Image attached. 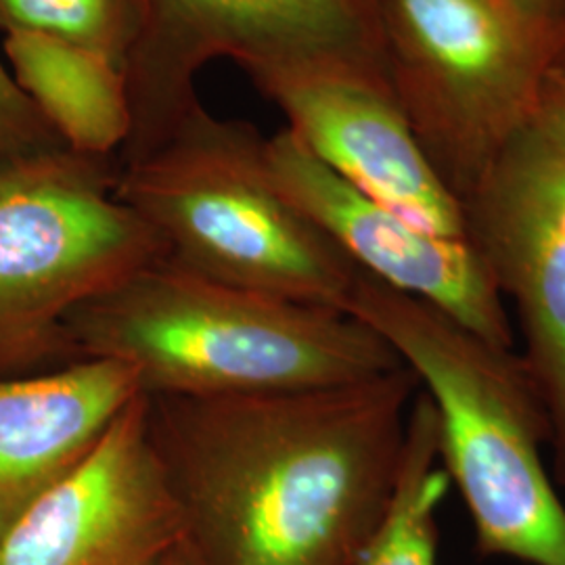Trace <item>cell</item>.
Returning a JSON list of instances; mask_svg holds the SVG:
<instances>
[{
	"label": "cell",
	"instance_id": "6da1fadb",
	"mask_svg": "<svg viewBox=\"0 0 565 565\" xmlns=\"http://www.w3.org/2000/svg\"><path fill=\"white\" fill-rule=\"evenodd\" d=\"M419 390L403 363L294 394H145L147 438L189 565H361L390 505Z\"/></svg>",
	"mask_w": 565,
	"mask_h": 565
},
{
	"label": "cell",
	"instance_id": "4fadbf2b",
	"mask_svg": "<svg viewBox=\"0 0 565 565\" xmlns=\"http://www.w3.org/2000/svg\"><path fill=\"white\" fill-rule=\"evenodd\" d=\"M4 53L25 97L70 149L111 158L130 135L120 67L70 42L7 32Z\"/></svg>",
	"mask_w": 565,
	"mask_h": 565
},
{
	"label": "cell",
	"instance_id": "7c38bea8",
	"mask_svg": "<svg viewBox=\"0 0 565 565\" xmlns=\"http://www.w3.org/2000/svg\"><path fill=\"white\" fill-rule=\"evenodd\" d=\"M141 394L130 366L99 359L0 375V536Z\"/></svg>",
	"mask_w": 565,
	"mask_h": 565
},
{
	"label": "cell",
	"instance_id": "30bf717a",
	"mask_svg": "<svg viewBox=\"0 0 565 565\" xmlns=\"http://www.w3.org/2000/svg\"><path fill=\"white\" fill-rule=\"evenodd\" d=\"M266 158L289 202L373 279L436 306L482 340L513 348L515 329L484 258L467 237L417 228L363 195L282 128Z\"/></svg>",
	"mask_w": 565,
	"mask_h": 565
},
{
	"label": "cell",
	"instance_id": "5b68a950",
	"mask_svg": "<svg viewBox=\"0 0 565 565\" xmlns=\"http://www.w3.org/2000/svg\"><path fill=\"white\" fill-rule=\"evenodd\" d=\"M116 181L118 156L67 145L0 156V369L74 363L67 319L166 258Z\"/></svg>",
	"mask_w": 565,
	"mask_h": 565
},
{
	"label": "cell",
	"instance_id": "277c9868",
	"mask_svg": "<svg viewBox=\"0 0 565 565\" xmlns=\"http://www.w3.org/2000/svg\"><path fill=\"white\" fill-rule=\"evenodd\" d=\"M116 191L205 279L345 312L361 268L279 189L266 139L200 105L158 147L118 162Z\"/></svg>",
	"mask_w": 565,
	"mask_h": 565
},
{
	"label": "cell",
	"instance_id": "ac0fdd59",
	"mask_svg": "<svg viewBox=\"0 0 565 565\" xmlns=\"http://www.w3.org/2000/svg\"><path fill=\"white\" fill-rule=\"evenodd\" d=\"M509 4H513L515 9H520L522 13L525 15H530V18H534L536 20V9L541 7V2L543 0H505Z\"/></svg>",
	"mask_w": 565,
	"mask_h": 565
},
{
	"label": "cell",
	"instance_id": "9c48e42d",
	"mask_svg": "<svg viewBox=\"0 0 565 565\" xmlns=\"http://www.w3.org/2000/svg\"><path fill=\"white\" fill-rule=\"evenodd\" d=\"M181 515L147 438L145 394L0 536V565H162Z\"/></svg>",
	"mask_w": 565,
	"mask_h": 565
},
{
	"label": "cell",
	"instance_id": "3957f363",
	"mask_svg": "<svg viewBox=\"0 0 565 565\" xmlns=\"http://www.w3.org/2000/svg\"><path fill=\"white\" fill-rule=\"evenodd\" d=\"M345 312L385 340L434 403L443 467L478 553L565 565V505L543 452L551 431L522 356L363 270Z\"/></svg>",
	"mask_w": 565,
	"mask_h": 565
},
{
	"label": "cell",
	"instance_id": "5bb4252c",
	"mask_svg": "<svg viewBox=\"0 0 565 565\" xmlns=\"http://www.w3.org/2000/svg\"><path fill=\"white\" fill-rule=\"evenodd\" d=\"M145 21V0H0V25L93 51L124 70Z\"/></svg>",
	"mask_w": 565,
	"mask_h": 565
},
{
	"label": "cell",
	"instance_id": "8fae6325",
	"mask_svg": "<svg viewBox=\"0 0 565 565\" xmlns=\"http://www.w3.org/2000/svg\"><path fill=\"white\" fill-rule=\"evenodd\" d=\"M264 95L333 174L431 235L467 237L463 203L419 141L394 90L352 74L277 82Z\"/></svg>",
	"mask_w": 565,
	"mask_h": 565
},
{
	"label": "cell",
	"instance_id": "2e32d148",
	"mask_svg": "<svg viewBox=\"0 0 565 565\" xmlns=\"http://www.w3.org/2000/svg\"><path fill=\"white\" fill-rule=\"evenodd\" d=\"M65 145L0 63V156Z\"/></svg>",
	"mask_w": 565,
	"mask_h": 565
},
{
	"label": "cell",
	"instance_id": "d6986e66",
	"mask_svg": "<svg viewBox=\"0 0 565 565\" xmlns=\"http://www.w3.org/2000/svg\"><path fill=\"white\" fill-rule=\"evenodd\" d=\"M162 565H189L186 557H184V553H182L181 545H179L177 551H172V553H170V555L163 559Z\"/></svg>",
	"mask_w": 565,
	"mask_h": 565
},
{
	"label": "cell",
	"instance_id": "e0dca14e",
	"mask_svg": "<svg viewBox=\"0 0 565 565\" xmlns=\"http://www.w3.org/2000/svg\"><path fill=\"white\" fill-rule=\"evenodd\" d=\"M530 120L565 141V65L546 72Z\"/></svg>",
	"mask_w": 565,
	"mask_h": 565
},
{
	"label": "cell",
	"instance_id": "ba28073f",
	"mask_svg": "<svg viewBox=\"0 0 565 565\" xmlns=\"http://www.w3.org/2000/svg\"><path fill=\"white\" fill-rule=\"evenodd\" d=\"M467 239L515 308L520 354L545 408L553 478L565 488V141L520 126L465 193Z\"/></svg>",
	"mask_w": 565,
	"mask_h": 565
},
{
	"label": "cell",
	"instance_id": "52a82bcc",
	"mask_svg": "<svg viewBox=\"0 0 565 565\" xmlns=\"http://www.w3.org/2000/svg\"><path fill=\"white\" fill-rule=\"evenodd\" d=\"M396 99L448 109L436 168L463 200L530 120L546 72L536 20L505 0H375Z\"/></svg>",
	"mask_w": 565,
	"mask_h": 565
},
{
	"label": "cell",
	"instance_id": "ffe728a7",
	"mask_svg": "<svg viewBox=\"0 0 565 565\" xmlns=\"http://www.w3.org/2000/svg\"><path fill=\"white\" fill-rule=\"evenodd\" d=\"M562 60L565 61V44H564V49H562Z\"/></svg>",
	"mask_w": 565,
	"mask_h": 565
},
{
	"label": "cell",
	"instance_id": "8992f818",
	"mask_svg": "<svg viewBox=\"0 0 565 565\" xmlns=\"http://www.w3.org/2000/svg\"><path fill=\"white\" fill-rule=\"evenodd\" d=\"M223 57L263 93L321 72L392 88L375 0H145L141 36L121 70L130 135L118 162L141 158L186 120L202 105L200 72Z\"/></svg>",
	"mask_w": 565,
	"mask_h": 565
},
{
	"label": "cell",
	"instance_id": "7a4b0ae2",
	"mask_svg": "<svg viewBox=\"0 0 565 565\" xmlns=\"http://www.w3.org/2000/svg\"><path fill=\"white\" fill-rule=\"evenodd\" d=\"M65 335L74 363L126 364L151 396L294 394L403 364L343 310L205 279L166 258L81 306Z\"/></svg>",
	"mask_w": 565,
	"mask_h": 565
},
{
	"label": "cell",
	"instance_id": "9a60e30c",
	"mask_svg": "<svg viewBox=\"0 0 565 565\" xmlns=\"http://www.w3.org/2000/svg\"><path fill=\"white\" fill-rule=\"evenodd\" d=\"M361 565H438V522L419 507H398L380 525Z\"/></svg>",
	"mask_w": 565,
	"mask_h": 565
}]
</instances>
